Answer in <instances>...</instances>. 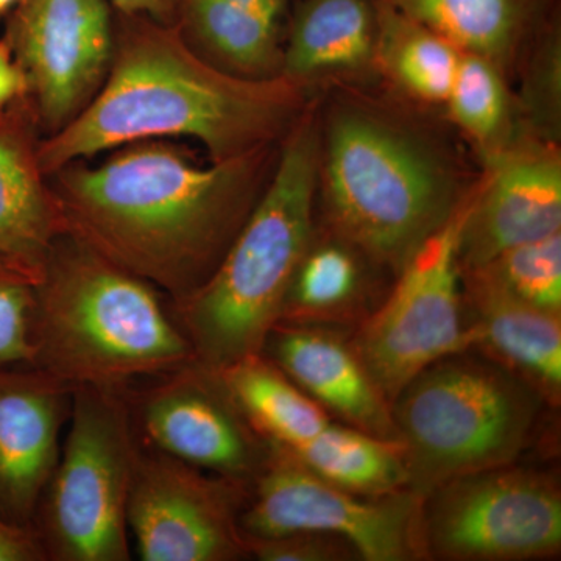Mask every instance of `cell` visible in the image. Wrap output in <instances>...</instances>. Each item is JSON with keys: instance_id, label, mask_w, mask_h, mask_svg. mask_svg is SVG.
<instances>
[{"instance_id": "obj_25", "label": "cell", "mask_w": 561, "mask_h": 561, "mask_svg": "<svg viewBox=\"0 0 561 561\" xmlns=\"http://www.w3.org/2000/svg\"><path fill=\"white\" fill-rule=\"evenodd\" d=\"M445 105L454 122L489 151V157L507 146L504 139L511 127V101L502 72L493 62L461 54Z\"/></svg>"}, {"instance_id": "obj_24", "label": "cell", "mask_w": 561, "mask_h": 561, "mask_svg": "<svg viewBox=\"0 0 561 561\" xmlns=\"http://www.w3.org/2000/svg\"><path fill=\"white\" fill-rule=\"evenodd\" d=\"M378 7L376 62L405 94L445 105L463 51L404 14L379 2Z\"/></svg>"}, {"instance_id": "obj_22", "label": "cell", "mask_w": 561, "mask_h": 561, "mask_svg": "<svg viewBox=\"0 0 561 561\" xmlns=\"http://www.w3.org/2000/svg\"><path fill=\"white\" fill-rule=\"evenodd\" d=\"M217 371L254 431L273 445L297 448L330 424L319 402L262 353Z\"/></svg>"}, {"instance_id": "obj_31", "label": "cell", "mask_w": 561, "mask_h": 561, "mask_svg": "<svg viewBox=\"0 0 561 561\" xmlns=\"http://www.w3.org/2000/svg\"><path fill=\"white\" fill-rule=\"evenodd\" d=\"M0 561H46L35 534L0 519Z\"/></svg>"}, {"instance_id": "obj_27", "label": "cell", "mask_w": 561, "mask_h": 561, "mask_svg": "<svg viewBox=\"0 0 561 561\" xmlns=\"http://www.w3.org/2000/svg\"><path fill=\"white\" fill-rule=\"evenodd\" d=\"M359 267L342 245L327 243L306 251L280 320L316 316L342 308L356 294Z\"/></svg>"}, {"instance_id": "obj_5", "label": "cell", "mask_w": 561, "mask_h": 561, "mask_svg": "<svg viewBox=\"0 0 561 561\" xmlns=\"http://www.w3.org/2000/svg\"><path fill=\"white\" fill-rule=\"evenodd\" d=\"M320 173L343 238L398 271L460 206L456 169L438 147L362 103L330 117Z\"/></svg>"}, {"instance_id": "obj_33", "label": "cell", "mask_w": 561, "mask_h": 561, "mask_svg": "<svg viewBox=\"0 0 561 561\" xmlns=\"http://www.w3.org/2000/svg\"><path fill=\"white\" fill-rule=\"evenodd\" d=\"M114 11L140 14L162 24L175 25L180 0H111Z\"/></svg>"}, {"instance_id": "obj_6", "label": "cell", "mask_w": 561, "mask_h": 561, "mask_svg": "<svg viewBox=\"0 0 561 561\" xmlns=\"http://www.w3.org/2000/svg\"><path fill=\"white\" fill-rule=\"evenodd\" d=\"M391 404L409 485L419 497L461 476L511 465L529 442L538 412L526 383L456 356L421 371Z\"/></svg>"}, {"instance_id": "obj_16", "label": "cell", "mask_w": 561, "mask_h": 561, "mask_svg": "<svg viewBox=\"0 0 561 561\" xmlns=\"http://www.w3.org/2000/svg\"><path fill=\"white\" fill-rule=\"evenodd\" d=\"M38 119L28 95L0 110V256L38 278L66 227L39 162Z\"/></svg>"}, {"instance_id": "obj_18", "label": "cell", "mask_w": 561, "mask_h": 561, "mask_svg": "<svg viewBox=\"0 0 561 561\" xmlns=\"http://www.w3.org/2000/svg\"><path fill=\"white\" fill-rule=\"evenodd\" d=\"M376 0H302L283 49L280 76L300 84L362 72L376 62Z\"/></svg>"}, {"instance_id": "obj_7", "label": "cell", "mask_w": 561, "mask_h": 561, "mask_svg": "<svg viewBox=\"0 0 561 561\" xmlns=\"http://www.w3.org/2000/svg\"><path fill=\"white\" fill-rule=\"evenodd\" d=\"M140 437L124 390L77 387L33 516L46 561L131 560L127 507Z\"/></svg>"}, {"instance_id": "obj_20", "label": "cell", "mask_w": 561, "mask_h": 561, "mask_svg": "<svg viewBox=\"0 0 561 561\" xmlns=\"http://www.w3.org/2000/svg\"><path fill=\"white\" fill-rule=\"evenodd\" d=\"M478 321L474 343L522 371L541 389L559 393L561 386L560 313L542 311L468 276Z\"/></svg>"}, {"instance_id": "obj_21", "label": "cell", "mask_w": 561, "mask_h": 561, "mask_svg": "<svg viewBox=\"0 0 561 561\" xmlns=\"http://www.w3.org/2000/svg\"><path fill=\"white\" fill-rule=\"evenodd\" d=\"M175 25L184 39L217 68L243 79L280 76L278 22L228 0H180Z\"/></svg>"}, {"instance_id": "obj_29", "label": "cell", "mask_w": 561, "mask_h": 561, "mask_svg": "<svg viewBox=\"0 0 561 561\" xmlns=\"http://www.w3.org/2000/svg\"><path fill=\"white\" fill-rule=\"evenodd\" d=\"M247 553L262 561H330L342 559L335 538L295 534L275 538H243ZM345 553V552H343Z\"/></svg>"}, {"instance_id": "obj_23", "label": "cell", "mask_w": 561, "mask_h": 561, "mask_svg": "<svg viewBox=\"0 0 561 561\" xmlns=\"http://www.w3.org/2000/svg\"><path fill=\"white\" fill-rule=\"evenodd\" d=\"M280 449L317 478L360 496L393 494L409 485L401 443L365 431L330 423L305 445Z\"/></svg>"}, {"instance_id": "obj_13", "label": "cell", "mask_w": 561, "mask_h": 561, "mask_svg": "<svg viewBox=\"0 0 561 561\" xmlns=\"http://www.w3.org/2000/svg\"><path fill=\"white\" fill-rule=\"evenodd\" d=\"M5 38L46 138L76 119L101 90L113 58L114 14L108 0H20Z\"/></svg>"}, {"instance_id": "obj_4", "label": "cell", "mask_w": 561, "mask_h": 561, "mask_svg": "<svg viewBox=\"0 0 561 561\" xmlns=\"http://www.w3.org/2000/svg\"><path fill=\"white\" fill-rule=\"evenodd\" d=\"M319 130L302 114L284 136L264 191L208 279L169 301L195 360L224 370L261 354L279 323L298 267L311 247L320 175Z\"/></svg>"}, {"instance_id": "obj_11", "label": "cell", "mask_w": 561, "mask_h": 561, "mask_svg": "<svg viewBox=\"0 0 561 561\" xmlns=\"http://www.w3.org/2000/svg\"><path fill=\"white\" fill-rule=\"evenodd\" d=\"M250 483L192 467L140 440L127 522L144 561H228L247 548L239 518Z\"/></svg>"}, {"instance_id": "obj_8", "label": "cell", "mask_w": 561, "mask_h": 561, "mask_svg": "<svg viewBox=\"0 0 561 561\" xmlns=\"http://www.w3.org/2000/svg\"><path fill=\"white\" fill-rule=\"evenodd\" d=\"M468 203L402 267L386 305L364 324L357 356L389 404L435 362L474 345L461 317L459 243Z\"/></svg>"}, {"instance_id": "obj_17", "label": "cell", "mask_w": 561, "mask_h": 561, "mask_svg": "<svg viewBox=\"0 0 561 561\" xmlns=\"http://www.w3.org/2000/svg\"><path fill=\"white\" fill-rule=\"evenodd\" d=\"M262 353L306 394L356 430L398 442L393 416L356 351L330 334L276 324Z\"/></svg>"}, {"instance_id": "obj_12", "label": "cell", "mask_w": 561, "mask_h": 561, "mask_svg": "<svg viewBox=\"0 0 561 561\" xmlns=\"http://www.w3.org/2000/svg\"><path fill=\"white\" fill-rule=\"evenodd\" d=\"M140 440L232 481L251 483L267 460L262 438L220 373L192 360L124 390Z\"/></svg>"}, {"instance_id": "obj_19", "label": "cell", "mask_w": 561, "mask_h": 561, "mask_svg": "<svg viewBox=\"0 0 561 561\" xmlns=\"http://www.w3.org/2000/svg\"><path fill=\"white\" fill-rule=\"evenodd\" d=\"M451 41L501 72L531 33L546 25L553 0H376Z\"/></svg>"}, {"instance_id": "obj_2", "label": "cell", "mask_w": 561, "mask_h": 561, "mask_svg": "<svg viewBox=\"0 0 561 561\" xmlns=\"http://www.w3.org/2000/svg\"><path fill=\"white\" fill-rule=\"evenodd\" d=\"M284 76L253 80L202 57L176 25L114 11V49L101 90L76 119L39 142L47 176L140 140L191 138L210 160L241 157L284 138L301 108Z\"/></svg>"}, {"instance_id": "obj_26", "label": "cell", "mask_w": 561, "mask_h": 561, "mask_svg": "<svg viewBox=\"0 0 561 561\" xmlns=\"http://www.w3.org/2000/svg\"><path fill=\"white\" fill-rule=\"evenodd\" d=\"M468 276L542 311L561 309V232L502 251Z\"/></svg>"}, {"instance_id": "obj_35", "label": "cell", "mask_w": 561, "mask_h": 561, "mask_svg": "<svg viewBox=\"0 0 561 561\" xmlns=\"http://www.w3.org/2000/svg\"><path fill=\"white\" fill-rule=\"evenodd\" d=\"M18 3L20 0H0V18L9 16L11 11L16 9Z\"/></svg>"}, {"instance_id": "obj_3", "label": "cell", "mask_w": 561, "mask_h": 561, "mask_svg": "<svg viewBox=\"0 0 561 561\" xmlns=\"http://www.w3.org/2000/svg\"><path fill=\"white\" fill-rule=\"evenodd\" d=\"M162 291L65 232L35 283L32 367L77 387L127 390L195 360Z\"/></svg>"}, {"instance_id": "obj_1", "label": "cell", "mask_w": 561, "mask_h": 561, "mask_svg": "<svg viewBox=\"0 0 561 561\" xmlns=\"http://www.w3.org/2000/svg\"><path fill=\"white\" fill-rule=\"evenodd\" d=\"M116 150L49 175L66 232L169 301L183 300L216 271L256 205L273 146L210 165L162 139Z\"/></svg>"}, {"instance_id": "obj_32", "label": "cell", "mask_w": 561, "mask_h": 561, "mask_svg": "<svg viewBox=\"0 0 561 561\" xmlns=\"http://www.w3.org/2000/svg\"><path fill=\"white\" fill-rule=\"evenodd\" d=\"M27 95V80L14 58L9 39L0 38V110Z\"/></svg>"}, {"instance_id": "obj_9", "label": "cell", "mask_w": 561, "mask_h": 561, "mask_svg": "<svg viewBox=\"0 0 561 561\" xmlns=\"http://www.w3.org/2000/svg\"><path fill=\"white\" fill-rule=\"evenodd\" d=\"M268 446L239 518L243 538L313 534L342 540L368 561L419 556L423 529L416 494L367 501L317 478L273 443Z\"/></svg>"}, {"instance_id": "obj_14", "label": "cell", "mask_w": 561, "mask_h": 561, "mask_svg": "<svg viewBox=\"0 0 561 561\" xmlns=\"http://www.w3.org/2000/svg\"><path fill=\"white\" fill-rule=\"evenodd\" d=\"M471 195L460 232V268L481 267L502 251L561 232V162L546 144L505 146Z\"/></svg>"}, {"instance_id": "obj_28", "label": "cell", "mask_w": 561, "mask_h": 561, "mask_svg": "<svg viewBox=\"0 0 561 561\" xmlns=\"http://www.w3.org/2000/svg\"><path fill=\"white\" fill-rule=\"evenodd\" d=\"M36 279L0 256V368L31 365Z\"/></svg>"}, {"instance_id": "obj_15", "label": "cell", "mask_w": 561, "mask_h": 561, "mask_svg": "<svg viewBox=\"0 0 561 561\" xmlns=\"http://www.w3.org/2000/svg\"><path fill=\"white\" fill-rule=\"evenodd\" d=\"M72 387L32 367L0 368V519L32 530L60 457Z\"/></svg>"}, {"instance_id": "obj_34", "label": "cell", "mask_w": 561, "mask_h": 561, "mask_svg": "<svg viewBox=\"0 0 561 561\" xmlns=\"http://www.w3.org/2000/svg\"><path fill=\"white\" fill-rule=\"evenodd\" d=\"M228 2L280 24V20H283L284 14L289 9L290 0H228Z\"/></svg>"}, {"instance_id": "obj_30", "label": "cell", "mask_w": 561, "mask_h": 561, "mask_svg": "<svg viewBox=\"0 0 561 561\" xmlns=\"http://www.w3.org/2000/svg\"><path fill=\"white\" fill-rule=\"evenodd\" d=\"M549 54L538 61V69L531 76V83L527 88V108L537 117L538 122L545 119L546 124L556 125L560 106V62L559 39L551 33L549 39Z\"/></svg>"}, {"instance_id": "obj_10", "label": "cell", "mask_w": 561, "mask_h": 561, "mask_svg": "<svg viewBox=\"0 0 561 561\" xmlns=\"http://www.w3.org/2000/svg\"><path fill=\"white\" fill-rule=\"evenodd\" d=\"M431 494L421 515L423 541L443 559L523 560L559 551L560 494L540 474L494 468Z\"/></svg>"}]
</instances>
